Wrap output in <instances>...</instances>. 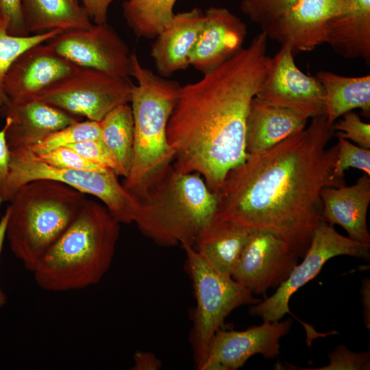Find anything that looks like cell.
I'll use <instances>...</instances> for the list:
<instances>
[{
    "mask_svg": "<svg viewBox=\"0 0 370 370\" xmlns=\"http://www.w3.org/2000/svg\"><path fill=\"white\" fill-rule=\"evenodd\" d=\"M86 194L52 180L31 181L7 207L5 237L13 254L33 271L81 211Z\"/></svg>",
    "mask_w": 370,
    "mask_h": 370,
    "instance_id": "8992f818",
    "label": "cell"
},
{
    "mask_svg": "<svg viewBox=\"0 0 370 370\" xmlns=\"http://www.w3.org/2000/svg\"><path fill=\"white\" fill-rule=\"evenodd\" d=\"M292 319L264 321L243 331L219 328L210 342L200 370H236L256 354L274 358L280 354V341L291 329Z\"/></svg>",
    "mask_w": 370,
    "mask_h": 370,
    "instance_id": "5bb4252c",
    "label": "cell"
},
{
    "mask_svg": "<svg viewBox=\"0 0 370 370\" xmlns=\"http://www.w3.org/2000/svg\"><path fill=\"white\" fill-rule=\"evenodd\" d=\"M79 68L49 45L40 43L27 49L14 60L4 78V90L11 103L34 100Z\"/></svg>",
    "mask_w": 370,
    "mask_h": 370,
    "instance_id": "9a60e30c",
    "label": "cell"
},
{
    "mask_svg": "<svg viewBox=\"0 0 370 370\" xmlns=\"http://www.w3.org/2000/svg\"><path fill=\"white\" fill-rule=\"evenodd\" d=\"M8 216V212L6 209L5 211V213L3 214V215L1 217L0 219V257H1L2 250L3 248V244L6 238L5 230H6ZM6 302H7V297L0 284V308L3 307L5 304H6Z\"/></svg>",
    "mask_w": 370,
    "mask_h": 370,
    "instance_id": "60d3db41",
    "label": "cell"
},
{
    "mask_svg": "<svg viewBox=\"0 0 370 370\" xmlns=\"http://www.w3.org/2000/svg\"><path fill=\"white\" fill-rule=\"evenodd\" d=\"M35 154L42 162L60 169L92 171H103L108 169L88 161L68 147H60L47 152Z\"/></svg>",
    "mask_w": 370,
    "mask_h": 370,
    "instance_id": "1f68e13d",
    "label": "cell"
},
{
    "mask_svg": "<svg viewBox=\"0 0 370 370\" xmlns=\"http://www.w3.org/2000/svg\"><path fill=\"white\" fill-rule=\"evenodd\" d=\"M47 44L60 56L79 67L121 77L132 76L131 53L128 47L108 23L62 32L47 41Z\"/></svg>",
    "mask_w": 370,
    "mask_h": 370,
    "instance_id": "8fae6325",
    "label": "cell"
},
{
    "mask_svg": "<svg viewBox=\"0 0 370 370\" xmlns=\"http://www.w3.org/2000/svg\"><path fill=\"white\" fill-rule=\"evenodd\" d=\"M308 119L291 109L254 97L246 121L247 155L259 153L300 132Z\"/></svg>",
    "mask_w": 370,
    "mask_h": 370,
    "instance_id": "44dd1931",
    "label": "cell"
},
{
    "mask_svg": "<svg viewBox=\"0 0 370 370\" xmlns=\"http://www.w3.org/2000/svg\"><path fill=\"white\" fill-rule=\"evenodd\" d=\"M177 0H125L123 15L135 36L151 39L171 22Z\"/></svg>",
    "mask_w": 370,
    "mask_h": 370,
    "instance_id": "4316f807",
    "label": "cell"
},
{
    "mask_svg": "<svg viewBox=\"0 0 370 370\" xmlns=\"http://www.w3.org/2000/svg\"><path fill=\"white\" fill-rule=\"evenodd\" d=\"M133 84L130 77L80 67L36 99L74 116L100 122L117 106L130 103Z\"/></svg>",
    "mask_w": 370,
    "mask_h": 370,
    "instance_id": "9c48e42d",
    "label": "cell"
},
{
    "mask_svg": "<svg viewBox=\"0 0 370 370\" xmlns=\"http://www.w3.org/2000/svg\"><path fill=\"white\" fill-rule=\"evenodd\" d=\"M131 64L136 81L130 101L133 157L123 185L140 200L173 164L175 153L167 140L166 127L181 85L143 66L134 53Z\"/></svg>",
    "mask_w": 370,
    "mask_h": 370,
    "instance_id": "277c9868",
    "label": "cell"
},
{
    "mask_svg": "<svg viewBox=\"0 0 370 370\" xmlns=\"http://www.w3.org/2000/svg\"><path fill=\"white\" fill-rule=\"evenodd\" d=\"M111 169L103 171L64 169L40 160L29 148L10 151L5 200L9 201L17 190L36 180L48 179L99 199L119 223H134L140 200L130 193Z\"/></svg>",
    "mask_w": 370,
    "mask_h": 370,
    "instance_id": "52a82bcc",
    "label": "cell"
},
{
    "mask_svg": "<svg viewBox=\"0 0 370 370\" xmlns=\"http://www.w3.org/2000/svg\"><path fill=\"white\" fill-rule=\"evenodd\" d=\"M188 58L189 65L203 74L229 60L243 47L246 24L225 8L210 7Z\"/></svg>",
    "mask_w": 370,
    "mask_h": 370,
    "instance_id": "e0dca14e",
    "label": "cell"
},
{
    "mask_svg": "<svg viewBox=\"0 0 370 370\" xmlns=\"http://www.w3.org/2000/svg\"><path fill=\"white\" fill-rule=\"evenodd\" d=\"M343 119L332 125L334 135L344 139H350L358 146L370 149V124L362 121L360 116L353 111L344 114Z\"/></svg>",
    "mask_w": 370,
    "mask_h": 370,
    "instance_id": "d6a6232c",
    "label": "cell"
},
{
    "mask_svg": "<svg viewBox=\"0 0 370 370\" xmlns=\"http://www.w3.org/2000/svg\"><path fill=\"white\" fill-rule=\"evenodd\" d=\"M251 232L212 219L199 236L194 247L213 268L232 276Z\"/></svg>",
    "mask_w": 370,
    "mask_h": 370,
    "instance_id": "603a6c76",
    "label": "cell"
},
{
    "mask_svg": "<svg viewBox=\"0 0 370 370\" xmlns=\"http://www.w3.org/2000/svg\"><path fill=\"white\" fill-rule=\"evenodd\" d=\"M271 148L248 156L225 176L212 219L249 232H269L287 242L299 257L307 252L323 220L321 192L345 180L333 173L338 146L325 115Z\"/></svg>",
    "mask_w": 370,
    "mask_h": 370,
    "instance_id": "6da1fadb",
    "label": "cell"
},
{
    "mask_svg": "<svg viewBox=\"0 0 370 370\" xmlns=\"http://www.w3.org/2000/svg\"><path fill=\"white\" fill-rule=\"evenodd\" d=\"M267 40L262 31L222 64L179 88L166 127L172 166L200 174L214 193L248 157L247 117L272 61Z\"/></svg>",
    "mask_w": 370,
    "mask_h": 370,
    "instance_id": "7a4b0ae2",
    "label": "cell"
},
{
    "mask_svg": "<svg viewBox=\"0 0 370 370\" xmlns=\"http://www.w3.org/2000/svg\"><path fill=\"white\" fill-rule=\"evenodd\" d=\"M7 125L5 136L10 151L30 148L49 134L73 124L78 116L38 99L0 108Z\"/></svg>",
    "mask_w": 370,
    "mask_h": 370,
    "instance_id": "ac0fdd59",
    "label": "cell"
},
{
    "mask_svg": "<svg viewBox=\"0 0 370 370\" xmlns=\"http://www.w3.org/2000/svg\"><path fill=\"white\" fill-rule=\"evenodd\" d=\"M204 20V12L199 8L174 14L151 45L150 53L158 75L168 77L190 66L189 55Z\"/></svg>",
    "mask_w": 370,
    "mask_h": 370,
    "instance_id": "d6986e66",
    "label": "cell"
},
{
    "mask_svg": "<svg viewBox=\"0 0 370 370\" xmlns=\"http://www.w3.org/2000/svg\"><path fill=\"white\" fill-rule=\"evenodd\" d=\"M341 10V0H299L286 13L261 27L267 38L288 45L293 54L328 41L329 21Z\"/></svg>",
    "mask_w": 370,
    "mask_h": 370,
    "instance_id": "2e32d148",
    "label": "cell"
},
{
    "mask_svg": "<svg viewBox=\"0 0 370 370\" xmlns=\"http://www.w3.org/2000/svg\"><path fill=\"white\" fill-rule=\"evenodd\" d=\"M271 59V67L256 97L308 119L325 115L320 82L316 77L305 74L297 66L289 45H281Z\"/></svg>",
    "mask_w": 370,
    "mask_h": 370,
    "instance_id": "4fadbf2b",
    "label": "cell"
},
{
    "mask_svg": "<svg viewBox=\"0 0 370 370\" xmlns=\"http://www.w3.org/2000/svg\"><path fill=\"white\" fill-rule=\"evenodd\" d=\"M161 367L160 360L151 352L138 351L134 355V370H157Z\"/></svg>",
    "mask_w": 370,
    "mask_h": 370,
    "instance_id": "f35d334b",
    "label": "cell"
},
{
    "mask_svg": "<svg viewBox=\"0 0 370 370\" xmlns=\"http://www.w3.org/2000/svg\"><path fill=\"white\" fill-rule=\"evenodd\" d=\"M370 245L341 235L325 221L315 228L309 248L303 261L293 268L288 278L270 297L251 305L249 313L260 317L263 321H280L291 314L288 303L291 296L309 281L314 279L323 266L335 256L346 255L370 260Z\"/></svg>",
    "mask_w": 370,
    "mask_h": 370,
    "instance_id": "30bf717a",
    "label": "cell"
},
{
    "mask_svg": "<svg viewBox=\"0 0 370 370\" xmlns=\"http://www.w3.org/2000/svg\"><path fill=\"white\" fill-rule=\"evenodd\" d=\"M60 32L62 31L53 30L25 36H12L8 33L7 21L0 13V108L10 102L5 92L3 82L14 60L27 49L47 42Z\"/></svg>",
    "mask_w": 370,
    "mask_h": 370,
    "instance_id": "83f0119b",
    "label": "cell"
},
{
    "mask_svg": "<svg viewBox=\"0 0 370 370\" xmlns=\"http://www.w3.org/2000/svg\"><path fill=\"white\" fill-rule=\"evenodd\" d=\"M299 256L281 237L269 232H251L232 278L253 295L278 288L297 264Z\"/></svg>",
    "mask_w": 370,
    "mask_h": 370,
    "instance_id": "7c38bea8",
    "label": "cell"
},
{
    "mask_svg": "<svg viewBox=\"0 0 370 370\" xmlns=\"http://www.w3.org/2000/svg\"><path fill=\"white\" fill-rule=\"evenodd\" d=\"M328 365L310 370H369L370 369L369 352H355L345 345H338L328 354Z\"/></svg>",
    "mask_w": 370,
    "mask_h": 370,
    "instance_id": "836d02e7",
    "label": "cell"
},
{
    "mask_svg": "<svg viewBox=\"0 0 370 370\" xmlns=\"http://www.w3.org/2000/svg\"><path fill=\"white\" fill-rule=\"evenodd\" d=\"M347 59L370 63V0H341V12L328 22V41Z\"/></svg>",
    "mask_w": 370,
    "mask_h": 370,
    "instance_id": "7402d4cb",
    "label": "cell"
},
{
    "mask_svg": "<svg viewBox=\"0 0 370 370\" xmlns=\"http://www.w3.org/2000/svg\"><path fill=\"white\" fill-rule=\"evenodd\" d=\"M21 1L0 0V13L7 21L8 33L12 36L29 35L24 22Z\"/></svg>",
    "mask_w": 370,
    "mask_h": 370,
    "instance_id": "d590c367",
    "label": "cell"
},
{
    "mask_svg": "<svg viewBox=\"0 0 370 370\" xmlns=\"http://www.w3.org/2000/svg\"><path fill=\"white\" fill-rule=\"evenodd\" d=\"M338 151L334 162V176L344 180L345 171L349 168L361 170L370 176V149L355 145L347 139L338 137Z\"/></svg>",
    "mask_w": 370,
    "mask_h": 370,
    "instance_id": "f546056e",
    "label": "cell"
},
{
    "mask_svg": "<svg viewBox=\"0 0 370 370\" xmlns=\"http://www.w3.org/2000/svg\"><path fill=\"white\" fill-rule=\"evenodd\" d=\"M186 269L192 280L196 308L190 343L197 369L206 358L210 342L225 318L236 308L253 305L262 299L232 278L213 268L194 247H184Z\"/></svg>",
    "mask_w": 370,
    "mask_h": 370,
    "instance_id": "ba28073f",
    "label": "cell"
},
{
    "mask_svg": "<svg viewBox=\"0 0 370 370\" xmlns=\"http://www.w3.org/2000/svg\"><path fill=\"white\" fill-rule=\"evenodd\" d=\"M88 161L117 174L116 163L101 139L89 140L68 146ZM118 175V174H117Z\"/></svg>",
    "mask_w": 370,
    "mask_h": 370,
    "instance_id": "e575fe53",
    "label": "cell"
},
{
    "mask_svg": "<svg viewBox=\"0 0 370 370\" xmlns=\"http://www.w3.org/2000/svg\"><path fill=\"white\" fill-rule=\"evenodd\" d=\"M6 129L7 125L5 123L0 130V207L6 202L5 190L9 173L10 150L6 140Z\"/></svg>",
    "mask_w": 370,
    "mask_h": 370,
    "instance_id": "8d00e7d4",
    "label": "cell"
},
{
    "mask_svg": "<svg viewBox=\"0 0 370 370\" xmlns=\"http://www.w3.org/2000/svg\"><path fill=\"white\" fill-rule=\"evenodd\" d=\"M27 31L36 34L88 29L93 24L79 0H22Z\"/></svg>",
    "mask_w": 370,
    "mask_h": 370,
    "instance_id": "cb8c5ba5",
    "label": "cell"
},
{
    "mask_svg": "<svg viewBox=\"0 0 370 370\" xmlns=\"http://www.w3.org/2000/svg\"><path fill=\"white\" fill-rule=\"evenodd\" d=\"M321 199L325 222L341 226L352 239L370 245L367 223L370 176L364 174L349 186L325 187L321 192Z\"/></svg>",
    "mask_w": 370,
    "mask_h": 370,
    "instance_id": "ffe728a7",
    "label": "cell"
},
{
    "mask_svg": "<svg viewBox=\"0 0 370 370\" xmlns=\"http://www.w3.org/2000/svg\"><path fill=\"white\" fill-rule=\"evenodd\" d=\"M97 139H101L99 122L78 121L49 134L29 149L35 153H42L58 147Z\"/></svg>",
    "mask_w": 370,
    "mask_h": 370,
    "instance_id": "f1b7e54d",
    "label": "cell"
},
{
    "mask_svg": "<svg viewBox=\"0 0 370 370\" xmlns=\"http://www.w3.org/2000/svg\"><path fill=\"white\" fill-rule=\"evenodd\" d=\"M316 78L324 94L325 116L329 125L344 114L360 109L366 118L370 116V75L345 77L321 71Z\"/></svg>",
    "mask_w": 370,
    "mask_h": 370,
    "instance_id": "d4e9b609",
    "label": "cell"
},
{
    "mask_svg": "<svg viewBox=\"0 0 370 370\" xmlns=\"http://www.w3.org/2000/svg\"><path fill=\"white\" fill-rule=\"evenodd\" d=\"M217 200L200 174L180 173L171 165L140 199L134 223L157 245L194 247L214 217Z\"/></svg>",
    "mask_w": 370,
    "mask_h": 370,
    "instance_id": "5b68a950",
    "label": "cell"
},
{
    "mask_svg": "<svg viewBox=\"0 0 370 370\" xmlns=\"http://www.w3.org/2000/svg\"><path fill=\"white\" fill-rule=\"evenodd\" d=\"M361 303L362 306L363 319L366 328L370 330V280L365 278L362 280L360 287Z\"/></svg>",
    "mask_w": 370,
    "mask_h": 370,
    "instance_id": "ab89813d",
    "label": "cell"
},
{
    "mask_svg": "<svg viewBox=\"0 0 370 370\" xmlns=\"http://www.w3.org/2000/svg\"><path fill=\"white\" fill-rule=\"evenodd\" d=\"M299 0H241L244 15L261 27L273 21L291 9Z\"/></svg>",
    "mask_w": 370,
    "mask_h": 370,
    "instance_id": "4dcf8cb0",
    "label": "cell"
},
{
    "mask_svg": "<svg viewBox=\"0 0 370 370\" xmlns=\"http://www.w3.org/2000/svg\"><path fill=\"white\" fill-rule=\"evenodd\" d=\"M120 225L103 204L86 199L32 271L37 285L47 291L66 292L99 283L114 259Z\"/></svg>",
    "mask_w": 370,
    "mask_h": 370,
    "instance_id": "3957f363",
    "label": "cell"
},
{
    "mask_svg": "<svg viewBox=\"0 0 370 370\" xmlns=\"http://www.w3.org/2000/svg\"><path fill=\"white\" fill-rule=\"evenodd\" d=\"M101 140L113 156L117 174L125 178L130 172L134 146V118L131 105L117 106L99 122Z\"/></svg>",
    "mask_w": 370,
    "mask_h": 370,
    "instance_id": "484cf974",
    "label": "cell"
},
{
    "mask_svg": "<svg viewBox=\"0 0 370 370\" xmlns=\"http://www.w3.org/2000/svg\"><path fill=\"white\" fill-rule=\"evenodd\" d=\"M116 0H82V5L94 24L107 23L108 9Z\"/></svg>",
    "mask_w": 370,
    "mask_h": 370,
    "instance_id": "74e56055",
    "label": "cell"
}]
</instances>
